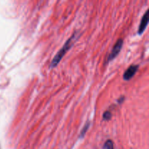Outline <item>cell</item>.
Returning a JSON list of instances; mask_svg holds the SVG:
<instances>
[{"instance_id": "1", "label": "cell", "mask_w": 149, "mask_h": 149, "mask_svg": "<svg viewBox=\"0 0 149 149\" xmlns=\"http://www.w3.org/2000/svg\"><path fill=\"white\" fill-rule=\"evenodd\" d=\"M75 36L76 34H73L69 39L67 40V42H65V45L62 47L61 49L59 50V52L57 53V55L54 57V58L52 59V62L50 63V67L51 68H55L57 65H58V63H60V61L62 60V58H63L64 55H65V53L67 52V51L71 47V46L73 45V44L75 42Z\"/></svg>"}, {"instance_id": "2", "label": "cell", "mask_w": 149, "mask_h": 149, "mask_svg": "<svg viewBox=\"0 0 149 149\" xmlns=\"http://www.w3.org/2000/svg\"><path fill=\"white\" fill-rule=\"evenodd\" d=\"M122 46H123V40H122V39H118V41L116 42V43L115 44V45L113 46V49H112L110 55H109V58H108V59H107V61H109H109H112V60L114 59V58H116L118 55H119V53L120 52L121 49H122Z\"/></svg>"}, {"instance_id": "3", "label": "cell", "mask_w": 149, "mask_h": 149, "mask_svg": "<svg viewBox=\"0 0 149 149\" xmlns=\"http://www.w3.org/2000/svg\"><path fill=\"white\" fill-rule=\"evenodd\" d=\"M138 65H132L125 71L123 74V79L125 81H129L132 77H134L136 72L138 71Z\"/></svg>"}, {"instance_id": "4", "label": "cell", "mask_w": 149, "mask_h": 149, "mask_svg": "<svg viewBox=\"0 0 149 149\" xmlns=\"http://www.w3.org/2000/svg\"><path fill=\"white\" fill-rule=\"evenodd\" d=\"M148 10L146 12V13L144 14V15L143 16L142 19H141V23H140V26L139 28H138V34L141 35L144 31H145L146 29L147 26H148Z\"/></svg>"}, {"instance_id": "5", "label": "cell", "mask_w": 149, "mask_h": 149, "mask_svg": "<svg viewBox=\"0 0 149 149\" xmlns=\"http://www.w3.org/2000/svg\"><path fill=\"white\" fill-rule=\"evenodd\" d=\"M90 122H89L86 123V125H84V127H83V129L81 130V132H80L79 138H83V137L84 136V135H85V133L87 132V131L88 130V128L90 127Z\"/></svg>"}, {"instance_id": "6", "label": "cell", "mask_w": 149, "mask_h": 149, "mask_svg": "<svg viewBox=\"0 0 149 149\" xmlns=\"http://www.w3.org/2000/svg\"><path fill=\"white\" fill-rule=\"evenodd\" d=\"M104 149H113V143L111 140H108L103 146Z\"/></svg>"}, {"instance_id": "7", "label": "cell", "mask_w": 149, "mask_h": 149, "mask_svg": "<svg viewBox=\"0 0 149 149\" xmlns=\"http://www.w3.org/2000/svg\"><path fill=\"white\" fill-rule=\"evenodd\" d=\"M111 116H112L111 113L110 111H107L104 112V113H103V120L108 121V120H109V119H111Z\"/></svg>"}]
</instances>
